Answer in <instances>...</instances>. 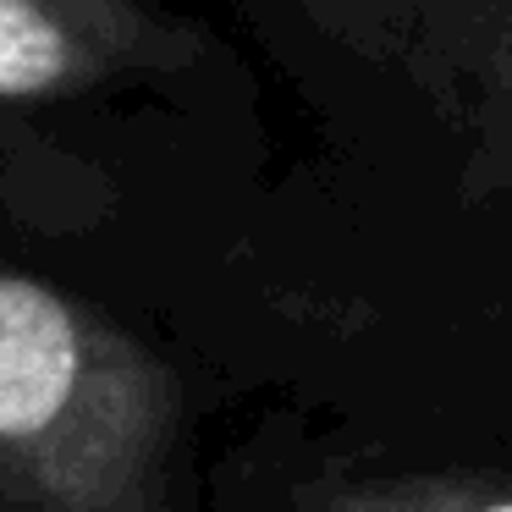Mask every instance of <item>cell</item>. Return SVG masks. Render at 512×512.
<instances>
[{"label":"cell","mask_w":512,"mask_h":512,"mask_svg":"<svg viewBox=\"0 0 512 512\" xmlns=\"http://www.w3.org/2000/svg\"><path fill=\"white\" fill-rule=\"evenodd\" d=\"M177 380L122 325L0 270V507L166 512Z\"/></svg>","instance_id":"6da1fadb"},{"label":"cell","mask_w":512,"mask_h":512,"mask_svg":"<svg viewBox=\"0 0 512 512\" xmlns=\"http://www.w3.org/2000/svg\"><path fill=\"white\" fill-rule=\"evenodd\" d=\"M358 512H512V490H490V496H441V501H386V507H358Z\"/></svg>","instance_id":"3957f363"},{"label":"cell","mask_w":512,"mask_h":512,"mask_svg":"<svg viewBox=\"0 0 512 512\" xmlns=\"http://www.w3.org/2000/svg\"><path fill=\"white\" fill-rule=\"evenodd\" d=\"M501 61H507V67H501V78H507V89H512V34H507V50H501Z\"/></svg>","instance_id":"277c9868"},{"label":"cell","mask_w":512,"mask_h":512,"mask_svg":"<svg viewBox=\"0 0 512 512\" xmlns=\"http://www.w3.org/2000/svg\"><path fill=\"white\" fill-rule=\"evenodd\" d=\"M496 6H512V0H496Z\"/></svg>","instance_id":"5b68a950"},{"label":"cell","mask_w":512,"mask_h":512,"mask_svg":"<svg viewBox=\"0 0 512 512\" xmlns=\"http://www.w3.org/2000/svg\"><path fill=\"white\" fill-rule=\"evenodd\" d=\"M171 50L182 34L144 0H0V100L83 94Z\"/></svg>","instance_id":"7a4b0ae2"}]
</instances>
